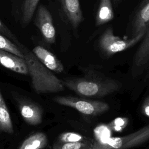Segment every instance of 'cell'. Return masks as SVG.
Returning a JSON list of instances; mask_svg holds the SVG:
<instances>
[{
	"mask_svg": "<svg viewBox=\"0 0 149 149\" xmlns=\"http://www.w3.org/2000/svg\"><path fill=\"white\" fill-rule=\"evenodd\" d=\"M22 51L27 63L29 73L31 77V83L37 93H58L64 90L62 81L56 77L45 67L24 45H17Z\"/></svg>",
	"mask_w": 149,
	"mask_h": 149,
	"instance_id": "6da1fadb",
	"label": "cell"
},
{
	"mask_svg": "<svg viewBox=\"0 0 149 149\" xmlns=\"http://www.w3.org/2000/svg\"><path fill=\"white\" fill-rule=\"evenodd\" d=\"M65 86L80 95L86 97H103L120 88V85L112 79H77L62 81Z\"/></svg>",
	"mask_w": 149,
	"mask_h": 149,
	"instance_id": "7a4b0ae2",
	"label": "cell"
},
{
	"mask_svg": "<svg viewBox=\"0 0 149 149\" xmlns=\"http://www.w3.org/2000/svg\"><path fill=\"white\" fill-rule=\"evenodd\" d=\"M149 140V125L126 136L112 138L95 137L87 149H129Z\"/></svg>",
	"mask_w": 149,
	"mask_h": 149,
	"instance_id": "3957f363",
	"label": "cell"
},
{
	"mask_svg": "<svg viewBox=\"0 0 149 149\" xmlns=\"http://www.w3.org/2000/svg\"><path fill=\"white\" fill-rule=\"evenodd\" d=\"M145 33L128 39H122L115 36L113 28L109 27L103 32L99 39V47L106 55L109 56L125 51L141 41Z\"/></svg>",
	"mask_w": 149,
	"mask_h": 149,
	"instance_id": "277c9868",
	"label": "cell"
},
{
	"mask_svg": "<svg viewBox=\"0 0 149 149\" xmlns=\"http://www.w3.org/2000/svg\"><path fill=\"white\" fill-rule=\"evenodd\" d=\"M57 103L69 107L86 115L96 116L109 109V105L104 102L80 99L69 96H59L54 100Z\"/></svg>",
	"mask_w": 149,
	"mask_h": 149,
	"instance_id": "5b68a950",
	"label": "cell"
},
{
	"mask_svg": "<svg viewBox=\"0 0 149 149\" xmlns=\"http://www.w3.org/2000/svg\"><path fill=\"white\" fill-rule=\"evenodd\" d=\"M57 1L63 20L74 30H77L84 19L79 0Z\"/></svg>",
	"mask_w": 149,
	"mask_h": 149,
	"instance_id": "8992f818",
	"label": "cell"
},
{
	"mask_svg": "<svg viewBox=\"0 0 149 149\" xmlns=\"http://www.w3.org/2000/svg\"><path fill=\"white\" fill-rule=\"evenodd\" d=\"M35 24L47 42L48 44L55 42L56 33L51 15L48 9L42 5L38 7Z\"/></svg>",
	"mask_w": 149,
	"mask_h": 149,
	"instance_id": "52a82bcc",
	"label": "cell"
},
{
	"mask_svg": "<svg viewBox=\"0 0 149 149\" xmlns=\"http://www.w3.org/2000/svg\"><path fill=\"white\" fill-rule=\"evenodd\" d=\"M149 25V0H142L130 22V37L145 33Z\"/></svg>",
	"mask_w": 149,
	"mask_h": 149,
	"instance_id": "ba28073f",
	"label": "cell"
},
{
	"mask_svg": "<svg viewBox=\"0 0 149 149\" xmlns=\"http://www.w3.org/2000/svg\"><path fill=\"white\" fill-rule=\"evenodd\" d=\"M0 64L20 74H27L29 73L25 59L7 51L0 50Z\"/></svg>",
	"mask_w": 149,
	"mask_h": 149,
	"instance_id": "9c48e42d",
	"label": "cell"
},
{
	"mask_svg": "<svg viewBox=\"0 0 149 149\" xmlns=\"http://www.w3.org/2000/svg\"><path fill=\"white\" fill-rule=\"evenodd\" d=\"M33 53L37 59L48 69L51 71L61 73L63 70V66L56 56L41 46H36L33 50Z\"/></svg>",
	"mask_w": 149,
	"mask_h": 149,
	"instance_id": "30bf717a",
	"label": "cell"
},
{
	"mask_svg": "<svg viewBox=\"0 0 149 149\" xmlns=\"http://www.w3.org/2000/svg\"><path fill=\"white\" fill-rule=\"evenodd\" d=\"M133 60V68L140 69L149 64V25L140 42Z\"/></svg>",
	"mask_w": 149,
	"mask_h": 149,
	"instance_id": "8fae6325",
	"label": "cell"
},
{
	"mask_svg": "<svg viewBox=\"0 0 149 149\" xmlns=\"http://www.w3.org/2000/svg\"><path fill=\"white\" fill-rule=\"evenodd\" d=\"M20 114L28 124L37 125L42 121V111L40 107L29 102H23L19 104Z\"/></svg>",
	"mask_w": 149,
	"mask_h": 149,
	"instance_id": "7c38bea8",
	"label": "cell"
},
{
	"mask_svg": "<svg viewBox=\"0 0 149 149\" xmlns=\"http://www.w3.org/2000/svg\"><path fill=\"white\" fill-rule=\"evenodd\" d=\"M112 0H100L95 16V25L100 26L113 19L114 13Z\"/></svg>",
	"mask_w": 149,
	"mask_h": 149,
	"instance_id": "4fadbf2b",
	"label": "cell"
},
{
	"mask_svg": "<svg viewBox=\"0 0 149 149\" xmlns=\"http://www.w3.org/2000/svg\"><path fill=\"white\" fill-rule=\"evenodd\" d=\"M47 143L46 135L42 132H37L24 140L19 149H42L45 147Z\"/></svg>",
	"mask_w": 149,
	"mask_h": 149,
	"instance_id": "5bb4252c",
	"label": "cell"
},
{
	"mask_svg": "<svg viewBox=\"0 0 149 149\" xmlns=\"http://www.w3.org/2000/svg\"><path fill=\"white\" fill-rule=\"evenodd\" d=\"M0 131L12 134L13 126L9 111L0 92Z\"/></svg>",
	"mask_w": 149,
	"mask_h": 149,
	"instance_id": "9a60e30c",
	"label": "cell"
},
{
	"mask_svg": "<svg viewBox=\"0 0 149 149\" xmlns=\"http://www.w3.org/2000/svg\"><path fill=\"white\" fill-rule=\"evenodd\" d=\"M40 0H24L22 11V23L24 26L29 24L31 20Z\"/></svg>",
	"mask_w": 149,
	"mask_h": 149,
	"instance_id": "2e32d148",
	"label": "cell"
},
{
	"mask_svg": "<svg viewBox=\"0 0 149 149\" xmlns=\"http://www.w3.org/2000/svg\"><path fill=\"white\" fill-rule=\"evenodd\" d=\"M0 50L13 54L19 57L24 58V55L20 48L15 43L0 33Z\"/></svg>",
	"mask_w": 149,
	"mask_h": 149,
	"instance_id": "e0dca14e",
	"label": "cell"
},
{
	"mask_svg": "<svg viewBox=\"0 0 149 149\" xmlns=\"http://www.w3.org/2000/svg\"><path fill=\"white\" fill-rule=\"evenodd\" d=\"M91 144L89 142L77 141L68 143H56L54 146V149H87Z\"/></svg>",
	"mask_w": 149,
	"mask_h": 149,
	"instance_id": "ac0fdd59",
	"label": "cell"
},
{
	"mask_svg": "<svg viewBox=\"0 0 149 149\" xmlns=\"http://www.w3.org/2000/svg\"><path fill=\"white\" fill-rule=\"evenodd\" d=\"M83 140V137L79 133L74 132H65L62 133L58 138L59 143H68V142H77L81 141Z\"/></svg>",
	"mask_w": 149,
	"mask_h": 149,
	"instance_id": "d6986e66",
	"label": "cell"
},
{
	"mask_svg": "<svg viewBox=\"0 0 149 149\" xmlns=\"http://www.w3.org/2000/svg\"><path fill=\"white\" fill-rule=\"evenodd\" d=\"M0 33L4 36L8 38L9 40H12L17 45L20 44L17 38L12 33V32L4 24V23L0 20Z\"/></svg>",
	"mask_w": 149,
	"mask_h": 149,
	"instance_id": "ffe728a7",
	"label": "cell"
},
{
	"mask_svg": "<svg viewBox=\"0 0 149 149\" xmlns=\"http://www.w3.org/2000/svg\"><path fill=\"white\" fill-rule=\"evenodd\" d=\"M143 113L149 117V95L146 97L143 105Z\"/></svg>",
	"mask_w": 149,
	"mask_h": 149,
	"instance_id": "44dd1931",
	"label": "cell"
},
{
	"mask_svg": "<svg viewBox=\"0 0 149 149\" xmlns=\"http://www.w3.org/2000/svg\"><path fill=\"white\" fill-rule=\"evenodd\" d=\"M112 2L113 6L116 7L119 5V3H120V0H112Z\"/></svg>",
	"mask_w": 149,
	"mask_h": 149,
	"instance_id": "7402d4cb",
	"label": "cell"
}]
</instances>
